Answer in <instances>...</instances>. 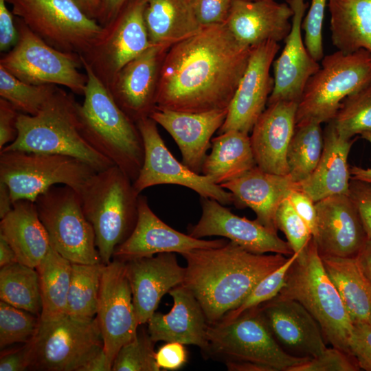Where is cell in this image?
I'll return each mask as SVG.
<instances>
[{"mask_svg":"<svg viewBox=\"0 0 371 371\" xmlns=\"http://www.w3.org/2000/svg\"><path fill=\"white\" fill-rule=\"evenodd\" d=\"M96 21L104 27L111 22L129 0H98Z\"/></svg>","mask_w":371,"mask_h":371,"instance_id":"cell-56","label":"cell"},{"mask_svg":"<svg viewBox=\"0 0 371 371\" xmlns=\"http://www.w3.org/2000/svg\"><path fill=\"white\" fill-rule=\"evenodd\" d=\"M323 149L317 166L308 178L298 183L299 189L315 202L349 194L351 179L348 157L355 139L341 137L331 121L323 131Z\"/></svg>","mask_w":371,"mask_h":371,"instance_id":"cell-30","label":"cell"},{"mask_svg":"<svg viewBox=\"0 0 371 371\" xmlns=\"http://www.w3.org/2000/svg\"><path fill=\"white\" fill-rule=\"evenodd\" d=\"M14 16L52 47L85 55L103 27L87 16L73 0H6Z\"/></svg>","mask_w":371,"mask_h":371,"instance_id":"cell-12","label":"cell"},{"mask_svg":"<svg viewBox=\"0 0 371 371\" xmlns=\"http://www.w3.org/2000/svg\"><path fill=\"white\" fill-rule=\"evenodd\" d=\"M288 199L295 211L308 225L313 236L317 225L315 202L306 193L300 189L294 190Z\"/></svg>","mask_w":371,"mask_h":371,"instance_id":"cell-53","label":"cell"},{"mask_svg":"<svg viewBox=\"0 0 371 371\" xmlns=\"http://www.w3.org/2000/svg\"><path fill=\"white\" fill-rule=\"evenodd\" d=\"M0 298L39 317L42 303L36 269L19 262L1 267Z\"/></svg>","mask_w":371,"mask_h":371,"instance_id":"cell-37","label":"cell"},{"mask_svg":"<svg viewBox=\"0 0 371 371\" xmlns=\"http://www.w3.org/2000/svg\"><path fill=\"white\" fill-rule=\"evenodd\" d=\"M323 145L321 124L311 122L296 125L286 155L289 175L295 182L303 181L313 172Z\"/></svg>","mask_w":371,"mask_h":371,"instance_id":"cell-39","label":"cell"},{"mask_svg":"<svg viewBox=\"0 0 371 371\" xmlns=\"http://www.w3.org/2000/svg\"><path fill=\"white\" fill-rule=\"evenodd\" d=\"M146 0H129L81 58L108 87L116 74L129 61L152 46L144 10Z\"/></svg>","mask_w":371,"mask_h":371,"instance_id":"cell-14","label":"cell"},{"mask_svg":"<svg viewBox=\"0 0 371 371\" xmlns=\"http://www.w3.org/2000/svg\"><path fill=\"white\" fill-rule=\"evenodd\" d=\"M13 203L8 186L0 181V218H3L12 209Z\"/></svg>","mask_w":371,"mask_h":371,"instance_id":"cell-62","label":"cell"},{"mask_svg":"<svg viewBox=\"0 0 371 371\" xmlns=\"http://www.w3.org/2000/svg\"><path fill=\"white\" fill-rule=\"evenodd\" d=\"M81 10L89 18L96 21L99 1L98 0H73Z\"/></svg>","mask_w":371,"mask_h":371,"instance_id":"cell-63","label":"cell"},{"mask_svg":"<svg viewBox=\"0 0 371 371\" xmlns=\"http://www.w3.org/2000/svg\"><path fill=\"white\" fill-rule=\"evenodd\" d=\"M96 315L104 351L112 368L119 350L136 336L139 326L124 262L113 259L104 265Z\"/></svg>","mask_w":371,"mask_h":371,"instance_id":"cell-16","label":"cell"},{"mask_svg":"<svg viewBox=\"0 0 371 371\" xmlns=\"http://www.w3.org/2000/svg\"><path fill=\"white\" fill-rule=\"evenodd\" d=\"M190 1V0H189Z\"/></svg>","mask_w":371,"mask_h":371,"instance_id":"cell-64","label":"cell"},{"mask_svg":"<svg viewBox=\"0 0 371 371\" xmlns=\"http://www.w3.org/2000/svg\"><path fill=\"white\" fill-rule=\"evenodd\" d=\"M276 223L278 229L285 234L293 254L302 253L313 235L309 227L295 211L288 198L283 201L277 211Z\"/></svg>","mask_w":371,"mask_h":371,"instance_id":"cell-45","label":"cell"},{"mask_svg":"<svg viewBox=\"0 0 371 371\" xmlns=\"http://www.w3.org/2000/svg\"><path fill=\"white\" fill-rule=\"evenodd\" d=\"M57 87L26 83L0 65V98L10 102L20 113L36 115Z\"/></svg>","mask_w":371,"mask_h":371,"instance_id":"cell-40","label":"cell"},{"mask_svg":"<svg viewBox=\"0 0 371 371\" xmlns=\"http://www.w3.org/2000/svg\"><path fill=\"white\" fill-rule=\"evenodd\" d=\"M104 265L72 263L67 315L82 322L95 318Z\"/></svg>","mask_w":371,"mask_h":371,"instance_id":"cell-38","label":"cell"},{"mask_svg":"<svg viewBox=\"0 0 371 371\" xmlns=\"http://www.w3.org/2000/svg\"><path fill=\"white\" fill-rule=\"evenodd\" d=\"M349 350L360 369L371 371V324H353Z\"/></svg>","mask_w":371,"mask_h":371,"instance_id":"cell-49","label":"cell"},{"mask_svg":"<svg viewBox=\"0 0 371 371\" xmlns=\"http://www.w3.org/2000/svg\"><path fill=\"white\" fill-rule=\"evenodd\" d=\"M228 241L225 238H196L172 228L153 212L147 198L139 195L135 227L130 236L115 248L113 258L125 262L161 253L182 254L196 249L218 247Z\"/></svg>","mask_w":371,"mask_h":371,"instance_id":"cell-19","label":"cell"},{"mask_svg":"<svg viewBox=\"0 0 371 371\" xmlns=\"http://www.w3.org/2000/svg\"><path fill=\"white\" fill-rule=\"evenodd\" d=\"M81 61L88 77L84 101L78 106L81 134L94 150L133 182L144 158L143 140L137 124L120 108L89 66L82 58Z\"/></svg>","mask_w":371,"mask_h":371,"instance_id":"cell-3","label":"cell"},{"mask_svg":"<svg viewBox=\"0 0 371 371\" xmlns=\"http://www.w3.org/2000/svg\"><path fill=\"white\" fill-rule=\"evenodd\" d=\"M181 255L187 263L182 284L201 304L208 324L238 308L262 278L288 258L279 254H254L230 240Z\"/></svg>","mask_w":371,"mask_h":371,"instance_id":"cell-2","label":"cell"},{"mask_svg":"<svg viewBox=\"0 0 371 371\" xmlns=\"http://www.w3.org/2000/svg\"><path fill=\"white\" fill-rule=\"evenodd\" d=\"M19 113L10 102L0 98V150L16 139Z\"/></svg>","mask_w":371,"mask_h":371,"instance_id":"cell-52","label":"cell"},{"mask_svg":"<svg viewBox=\"0 0 371 371\" xmlns=\"http://www.w3.org/2000/svg\"><path fill=\"white\" fill-rule=\"evenodd\" d=\"M278 295L300 302L319 324L326 342L350 354L353 323L324 269L313 237L289 268Z\"/></svg>","mask_w":371,"mask_h":371,"instance_id":"cell-6","label":"cell"},{"mask_svg":"<svg viewBox=\"0 0 371 371\" xmlns=\"http://www.w3.org/2000/svg\"><path fill=\"white\" fill-rule=\"evenodd\" d=\"M34 203L54 249L72 263L102 262L93 229L74 189L65 185L53 186Z\"/></svg>","mask_w":371,"mask_h":371,"instance_id":"cell-13","label":"cell"},{"mask_svg":"<svg viewBox=\"0 0 371 371\" xmlns=\"http://www.w3.org/2000/svg\"><path fill=\"white\" fill-rule=\"evenodd\" d=\"M7 3L6 0H0V50L3 52L13 47L18 40L14 16Z\"/></svg>","mask_w":371,"mask_h":371,"instance_id":"cell-54","label":"cell"},{"mask_svg":"<svg viewBox=\"0 0 371 371\" xmlns=\"http://www.w3.org/2000/svg\"><path fill=\"white\" fill-rule=\"evenodd\" d=\"M79 194L85 216L94 231L101 261L107 265L115 248L135 227L140 194L131 179L113 165L95 172Z\"/></svg>","mask_w":371,"mask_h":371,"instance_id":"cell-5","label":"cell"},{"mask_svg":"<svg viewBox=\"0 0 371 371\" xmlns=\"http://www.w3.org/2000/svg\"><path fill=\"white\" fill-rule=\"evenodd\" d=\"M112 370L109 365L104 349L98 355L85 363L79 371H110Z\"/></svg>","mask_w":371,"mask_h":371,"instance_id":"cell-57","label":"cell"},{"mask_svg":"<svg viewBox=\"0 0 371 371\" xmlns=\"http://www.w3.org/2000/svg\"><path fill=\"white\" fill-rule=\"evenodd\" d=\"M201 216L199 221L188 227L190 236L201 238L218 236L227 238L248 251L264 254H279L285 256L293 254L288 242L256 219L249 220L232 213L218 201L200 196Z\"/></svg>","mask_w":371,"mask_h":371,"instance_id":"cell-18","label":"cell"},{"mask_svg":"<svg viewBox=\"0 0 371 371\" xmlns=\"http://www.w3.org/2000/svg\"><path fill=\"white\" fill-rule=\"evenodd\" d=\"M155 344L148 329L137 330L136 336L119 350L113 360L112 370H161L155 360Z\"/></svg>","mask_w":371,"mask_h":371,"instance_id":"cell-42","label":"cell"},{"mask_svg":"<svg viewBox=\"0 0 371 371\" xmlns=\"http://www.w3.org/2000/svg\"><path fill=\"white\" fill-rule=\"evenodd\" d=\"M293 10L291 30L280 56L273 63L274 86L268 104L289 100L299 102L309 78L320 67L309 54L302 37V25L308 3L286 0Z\"/></svg>","mask_w":371,"mask_h":371,"instance_id":"cell-24","label":"cell"},{"mask_svg":"<svg viewBox=\"0 0 371 371\" xmlns=\"http://www.w3.org/2000/svg\"><path fill=\"white\" fill-rule=\"evenodd\" d=\"M211 151L207 154L201 174L221 185L230 181L256 166L250 136L229 131L212 139Z\"/></svg>","mask_w":371,"mask_h":371,"instance_id":"cell-34","label":"cell"},{"mask_svg":"<svg viewBox=\"0 0 371 371\" xmlns=\"http://www.w3.org/2000/svg\"><path fill=\"white\" fill-rule=\"evenodd\" d=\"M278 43L266 41L251 47L247 65L228 106L219 134L238 131L249 134L268 103L273 86L270 74Z\"/></svg>","mask_w":371,"mask_h":371,"instance_id":"cell-17","label":"cell"},{"mask_svg":"<svg viewBox=\"0 0 371 371\" xmlns=\"http://www.w3.org/2000/svg\"><path fill=\"white\" fill-rule=\"evenodd\" d=\"M0 235L14 249L18 262L36 268L51 247L34 202L21 199L0 222Z\"/></svg>","mask_w":371,"mask_h":371,"instance_id":"cell-31","label":"cell"},{"mask_svg":"<svg viewBox=\"0 0 371 371\" xmlns=\"http://www.w3.org/2000/svg\"><path fill=\"white\" fill-rule=\"evenodd\" d=\"M71 156L23 150L0 151V181L9 188L12 203L37 197L55 185H65L78 194L95 172Z\"/></svg>","mask_w":371,"mask_h":371,"instance_id":"cell-9","label":"cell"},{"mask_svg":"<svg viewBox=\"0 0 371 371\" xmlns=\"http://www.w3.org/2000/svg\"><path fill=\"white\" fill-rule=\"evenodd\" d=\"M166 50L152 45L126 63L107 87L115 102L134 122L155 108L159 69Z\"/></svg>","mask_w":371,"mask_h":371,"instance_id":"cell-22","label":"cell"},{"mask_svg":"<svg viewBox=\"0 0 371 371\" xmlns=\"http://www.w3.org/2000/svg\"><path fill=\"white\" fill-rule=\"evenodd\" d=\"M18 31L15 45L0 59V65L19 80L31 85H55L84 95L88 77L78 54L59 51L36 35L14 16Z\"/></svg>","mask_w":371,"mask_h":371,"instance_id":"cell-11","label":"cell"},{"mask_svg":"<svg viewBox=\"0 0 371 371\" xmlns=\"http://www.w3.org/2000/svg\"><path fill=\"white\" fill-rule=\"evenodd\" d=\"M361 136L371 144V130L363 132ZM350 171L351 179L371 183V167L363 168L353 166L350 168Z\"/></svg>","mask_w":371,"mask_h":371,"instance_id":"cell-60","label":"cell"},{"mask_svg":"<svg viewBox=\"0 0 371 371\" xmlns=\"http://www.w3.org/2000/svg\"><path fill=\"white\" fill-rule=\"evenodd\" d=\"M349 195L358 209L367 236L371 239V183L350 179Z\"/></svg>","mask_w":371,"mask_h":371,"instance_id":"cell-50","label":"cell"},{"mask_svg":"<svg viewBox=\"0 0 371 371\" xmlns=\"http://www.w3.org/2000/svg\"><path fill=\"white\" fill-rule=\"evenodd\" d=\"M168 293L173 300L171 310L166 314L155 312L146 323L151 339L155 343L164 341L194 345L205 356L208 350L209 324L201 304L183 284Z\"/></svg>","mask_w":371,"mask_h":371,"instance_id":"cell-29","label":"cell"},{"mask_svg":"<svg viewBox=\"0 0 371 371\" xmlns=\"http://www.w3.org/2000/svg\"><path fill=\"white\" fill-rule=\"evenodd\" d=\"M144 19L151 45L165 50L203 28L189 0H146Z\"/></svg>","mask_w":371,"mask_h":371,"instance_id":"cell-32","label":"cell"},{"mask_svg":"<svg viewBox=\"0 0 371 371\" xmlns=\"http://www.w3.org/2000/svg\"><path fill=\"white\" fill-rule=\"evenodd\" d=\"M28 370L79 371L104 349L98 320L76 319L68 315L58 319H39L36 333L25 344Z\"/></svg>","mask_w":371,"mask_h":371,"instance_id":"cell-10","label":"cell"},{"mask_svg":"<svg viewBox=\"0 0 371 371\" xmlns=\"http://www.w3.org/2000/svg\"><path fill=\"white\" fill-rule=\"evenodd\" d=\"M251 50L225 23L203 27L172 45L161 60L155 108L185 113L228 109Z\"/></svg>","mask_w":371,"mask_h":371,"instance_id":"cell-1","label":"cell"},{"mask_svg":"<svg viewBox=\"0 0 371 371\" xmlns=\"http://www.w3.org/2000/svg\"><path fill=\"white\" fill-rule=\"evenodd\" d=\"M16 262L18 260L14 249L0 235V267H3Z\"/></svg>","mask_w":371,"mask_h":371,"instance_id":"cell-61","label":"cell"},{"mask_svg":"<svg viewBox=\"0 0 371 371\" xmlns=\"http://www.w3.org/2000/svg\"><path fill=\"white\" fill-rule=\"evenodd\" d=\"M331 122L345 139L371 130V84L344 98Z\"/></svg>","mask_w":371,"mask_h":371,"instance_id":"cell-41","label":"cell"},{"mask_svg":"<svg viewBox=\"0 0 371 371\" xmlns=\"http://www.w3.org/2000/svg\"><path fill=\"white\" fill-rule=\"evenodd\" d=\"M136 124L144 148L143 165L133 182L138 194L151 186L174 184L186 187L200 196L214 199L224 205L233 204L230 192L214 183L210 177L193 172L172 155L152 118L144 117Z\"/></svg>","mask_w":371,"mask_h":371,"instance_id":"cell-15","label":"cell"},{"mask_svg":"<svg viewBox=\"0 0 371 371\" xmlns=\"http://www.w3.org/2000/svg\"><path fill=\"white\" fill-rule=\"evenodd\" d=\"M71 267L72 262L51 247L36 267L42 303L41 321L55 320L67 315Z\"/></svg>","mask_w":371,"mask_h":371,"instance_id":"cell-36","label":"cell"},{"mask_svg":"<svg viewBox=\"0 0 371 371\" xmlns=\"http://www.w3.org/2000/svg\"><path fill=\"white\" fill-rule=\"evenodd\" d=\"M356 257L362 271L371 283V239L367 240Z\"/></svg>","mask_w":371,"mask_h":371,"instance_id":"cell-59","label":"cell"},{"mask_svg":"<svg viewBox=\"0 0 371 371\" xmlns=\"http://www.w3.org/2000/svg\"><path fill=\"white\" fill-rule=\"evenodd\" d=\"M293 15L287 2L233 0L225 24L240 43L252 47L266 41H284Z\"/></svg>","mask_w":371,"mask_h":371,"instance_id":"cell-27","label":"cell"},{"mask_svg":"<svg viewBox=\"0 0 371 371\" xmlns=\"http://www.w3.org/2000/svg\"><path fill=\"white\" fill-rule=\"evenodd\" d=\"M321 61L298 102L296 125L332 121L344 98L371 84V52L366 49L337 50Z\"/></svg>","mask_w":371,"mask_h":371,"instance_id":"cell-7","label":"cell"},{"mask_svg":"<svg viewBox=\"0 0 371 371\" xmlns=\"http://www.w3.org/2000/svg\"><path fill=\"white\" fill-rule=\"evenodd\" d=\"M185 344L177 341L166 342L155 353L158 367L164 370H176L183 367L188 360Z\"/></svg>","mask_w":371,"mask_h":371,"instance_id":"cell-51","label":"cell"},{"mask_svg":"<svg viewBox=\"0 0 371 371\" xmlns=\"http://www.w3.org/2000/svg\"><path fill=\"white\" fill-rule=\"evenodd\" d=\"M360 368L352 355L333 347L292 368L290 371H357Z\"/></svg>","mask_w":371,"mask_h":371,"instance_id":"cell-47","label":"cell"},{"mask_svg":"<svg viewBox=\"0 0 371 371\" xmlns=\"http://www.w3.org/2000/svg\"><path fill=\"white\" fill-rule=\"evenodd\" d=\"M259 307L273 337L289 355L311 359L327 348L319 324L297 301L277 295Z\"/></svg>","mask_w":371,"mask_h":371,"instance_id":"cell-21","label":"cell"},{"mask_svg":"<svg viewBox=\"0 0 371 371\" xmlns=\"http://www.w3.org/2000/svg\"><path fill=\"white\" fill-rule=\"evenodd\" d=\"M333 45L348 54L371 52V0H328Z\"/></svg>","mask_w":371,"mask_h":371,"instance_id":"cell-35","label":"cell"},{"mask_svg":"<svg viewBox=\"0 0 371 371\" xmlns=\"http://www.w3.org/2000/svg\"><path fill=\"white\" fill-rule=\"evenodd\" d=\"M228 109L201 113H185L155 108L150 117L173 138L182 155V163L201 174L214 133L225 122Z\"/></svg>","mask_w":371,"mask_h":371,"instance_id":"cell-26","label":"cell"},{"mask_svg":"<svg viewBox=\"0 0 371 371\" xmlns=\"http://www.w3.org/2000/svg\"><path fill=\"white\" fill-rule=\"evenodd\" d=\"M193 14L201 27L226 23L233 0H190Z\"/></svg>","mask_w":371,"mask_h":371,"instance_id":"cell-48","label":"cell"},{"mask_svg":"<svg viewBox=\"0 0 371 371\" xmlns=\"http://www.w3.org/2000/svg\"><path fill=\"white\" fill-rule=\"evenodd\" d=\"M208 350L205 355L223 362L247 361L273 371H290L309 358L294 357L278 343L258 306L242 313L233 320L209 324Z\"/></svg>","mask_w":371,"mask_h":371,"instance_id":"cell-8","label":"cell"},{"mask_svg":"<svg viewBox=\"0 0 371 371\" xmlns=\"http://www.w3.org/2000/svg\"><path fill=\"white\" fill-rule=\"evenodd\" d=\"M229 371H273L265 365L247 361H227L224 362Z\"/></svg>","mask_w":371,"mask_h":371,"instance_id":"cell-58","label":"cell"},{"mask_svg":"<svg viewBox=\"0 0 371 371\" xmlns=\"http://www.w3.org/2000/svg\"><path fill=\"white\" fill-rule=\"evenodd\" d=\"M317 225L313 239L320 256L355 257L368 237L349 194L315 202Z\"/></svg>","mask_w":371,"mask_h":371,"instance_id":"cell-20","label":"cell"},{"mask_svg":"<svg viewBox=\"0 0 371 371\" xmlns=\"http://www.w3.org/2000/svg\"><path fill=\"white\" fill-rule=\"evenodd\" d=\"M16 308L3 301L0 302V348L30 342L35 335L39 317Z\"/></svg>","mask_w":371,"mask_h":371,"instance_id":"cell-43","label":"cell"},{"mask_svg":"<svg viewBox=\"0 0 371 371\" xmlns=\"http://www.w3.org/2000/svg\"><path fill=\"white\" fill-rule=\"evenodd\" d=\"M320 256L353 324H371V283L357 257Z\"/></svg>","mask_w":371,"mask_h":371,"instance_id":"cell-33","label":"cell"},{"mask_svg":"<svg viewBox=\"0 0 371 371\" xmlns=\"http://www.w3.org/2000/svg\"><path fill=\"white\" fill-rule=\"evenodd\" d=\"M327 3L328 0H312L302 25L304 31L305 45L317 61L321 60L324 56L322 27Z\"/></svg>","mask_w":371,"mask_h":371,"instance_id":"cell-46","label":"cell"},{"mask_svg":"<svg viewBox=\"0 0 371 371\" xmlns=\"http://www.w3.org/2000/svg\"><path fill=\"white\" fill-rule=\"evenodd\" d=\"M297 104L289 100L268 104L254 124L251 145L256 166L262 170L289 175L286 155L296 127Z\"/></svg>","mask_w":371,"mask_h":371,"instance_id":"cell-25","label":"cell"},{"mask_svg":"<svg viewBox=\"0 0 371 371\" xmlns=\"http://www.w3.org/2000/svg\"><path fill=\"white\" fill-rule=\"evenodd\" d=\"M220 186L232 194L234 205L251 209L256 219L274 232L278 229L276 214L280 204L294 190L299 189L298 183L289 175L268 172L257 166Z\"/></svg>","mask_w":371,"mask_h":371,"instance_id":"cell-28","label":"cell"},{"mask_svg":"<svg viewBox=\"0 0 371 371\" xmlns=\"http://www.w3.org/2000/svg\"><path fill=\"white\" fill-rule=\"evenodd\" d=\"M294 253L277 269L262 278L253 289L244 302L234 310L227 313L218 322H227L239 316L242 313L273 299L278 295L285 284L289 268L297 257Z\"/></svg>","mask_w":371,"mask_h":371,"instance_id":"cell-44","label":"cell"},{"mask_svg":"<svg viewBox=\"0 0 371 371\" xmlns=\"http://www.w3.org/2000/svg\"><path fill=\"white\" fill-rule=\"evenodd\" d=\"M125 269L139 326L156 312L165 294L182 284L186 273L172 252L128 260Z\"/></svg>","mask_w":371,"mask_h":371,"instance_id":"cell-23","label":"cell"},{"mask_svg":"<svg viewBox=\"0 0 371 371\" xmlns=\"http://www.w3.org/2000/svg\"><path fill=\"white\" fill-rule=\"evenodd\" d=\"M78 104L71 93L57 87L36 115L19 113L16 122L17 136L1 150L71 156L83 161L96 172L113 166L82 137Z\"/></svg>","mask_w":371,"mask_h":371,"instance_id":"cell-4","label":"cell"},{"mask_svg":"<svg viewBox=\"0 0 371 371\" xmlns=\"http://www.w3.org/2000/svg\"><path fill=\"white\" fill-rule=\"evenodd\" d=\"M28 370L27 351L26 345L7 352L0 358L1 371H24Z\"/></svg>","mask_w":371,"mask_h":371,"instance_id":"cell-55","label":"cell"}]
</instances>
